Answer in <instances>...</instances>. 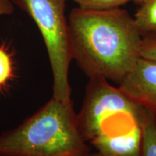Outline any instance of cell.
Segmentation results:
<instances>
[{
	"instance_id": "2",
	"label": "cell",
	"mask_w": 156,
	"mask_h": 156,
	"mask_svg": "<svg viewBox=\"0 0 156 156\" xmlns=\"http://www.w3.org/2000/svg\"><path fill=\"white\" fill-rule=\"evenodd\" d=\"M0 156H93L72 101L52 97L18 127L0 136Z\"/></svg>"
},
{
	"instance_id": "11",
	"label": "cell",
	"mask_w": 156,
	"mask_h": 156,
	"mask_svg": "<svg viewBox=\"0 0 156 156\" xmlns=\"http://www.w3.org/2000/svg\"><path fill=\"white\" fill-rule=\"evenodd\" d=\"M14 10V4L11 0H0V16L12 14Z\"/></svg>"
},
{
	"instance_id": "12",
	"label": "cell",
	"mask_w": 156,
	"mask_h": 156,
	"mask_svg": "<svg viewBox=\"0 0 156 156\" xmlns=\"http://www.w3.org/2000/svg\"><path fill=\"white\" fill-rule=\"evenodd\" d=\"M132 1L134 2L137 3V4H142L143 2H145L147 1V0H132Z\"/></svg>"
},
{
	"instance_id": "9",
	"label": "cell",
	"mask_w": 156,
	"mask_h": 156,
	"mask_svg": "<svg viewBox=\"0 0 156 156\" xmlns=\"http://www.w3.org/2000/svg\"><path fill=\"white\" fill-rule=\"evenodd\" d=\"M85 9H108L120 7L132 0H72Z\"/></svg>"
},
{
	"instance_id": "4",
	"label": "cell",
	"mask_w": 156,
	"mask_h": 156,
	"mask_svg": "<svg viewBox=\"0 0 156 156\" xmlns=\"http://www.w3.org/2000/svg\"><path fill=\"white\" fill-rule=\"evenodd\" d=\"M34 20L46 45L53 74V97L63 102L71 100L69 69L73 58L68 21L67 0H11Z\"/></svg>"
},
{
	"instance_id": "6",
	"label": "cell",
	"mask_w": 156,
	"mask_h": 156,
	"mask_svg": "<svg viewBox=\"0 0 156 156\" xmlns=\"http://www.w3.org/2000/svg\"><path fill=\"white\" fill-rule=\"evenodd\" d=\"M142 156H156V116L147 109L142 110Z\"/></svg>"
},
{
	"instance_id": "8",
	"label": "cell",
	"mask_w": 156,
	"mask_h": 156,
	"mask_svg": "<svg viewBox=\"0 0 156 156\" xmlns=\"http://www.w3.org/2000/svg\"><path fill=\"white\" fill-rule=\"evenodd\" d=\"M15 77V66L12 54L7 45L0 46V91L5 90Z\"/></svg>"
},
{
	"instance_id": "5",
	"label": "cell",
	"mask_w": 156,
	"mask_h": 156,
	"mask_svg": "<svg viewBox=\"0 0 156 156\" xmlns=\"http://www.w3.org/2000/svg\"><path fill=\"white\" fill-rule=\"evenodd\" d=\"M119 87L132 101L156 115V62L140 57Z\"/></svg>"
},
{
	"instance_id": "3",
	"label": "cell",
	"mask_w": 156,
	"mask_h": 156,
	"mask_svg": "<svg viewBox=\"0 0 156 156\" xmlns=\"http://www.w3.org/2000/svg\"><path fill=\"white\" fill-rule=\"evenodd\" d=\"M142 108L119 87L101 77L90 78L78 126L87 142L124 135L142 125Z\"/></svg>"
},
{
	"instance_id": "10",
	"label": "cell",
	"mask_w": 156,
	"mask_h": 156,
	"mask_svg": "<svg viewBox=\"0 0 156 156\" xmlns=\"http://www.w3.org/2000/svg\"><path fill=\"white\" fill-rule=\"evenodd\" d=\"M141 57L156 62V34H152L142 36Z\"/></svg>"
},
{
	"instance_id": "1",
	"label": "cell",
	"mask_w": 156,
	"mask_h": 156,
	"mask_svg": "<svg viewBox=\"0 0 156 156\" xmlns=\"http://www.w3.org/2000/svg\"><path fill=\"white\" fill-rule=\"evenodd\" d=\"M67 21L72 58L89 78L120 83L135 67L142 37L127 10L77 7Z\"/></svg>"
},
{
	"instance_id": "7",
	"label": "cell",
	"mask_w": 156,
	"mask_h": 156,
	"mask_svg": "<svg viewBox=\"0 0 156 156\" xmlns=\"http://www.w3.org/2000/svg\"><path fill=\"white\" fill-rule=\"evenodd\" d=\"M140 5L134 16L136 28L142 37L156 34V0H147Z\"/></svg>"
},
{
	"instance_id": "13",
	"label": "cell",
	"mask_w": 156,
	"mask_h": 156,
	"mask_svg": "<svg viewBox=\"0 0 156 156\" xmlns=\"http://www.w3.org/2000/svg\"><path fill=\"white\" fill-rule=\"evenodd\" d=\"M155 116H156V115H155Z\"/></svg>"
}]
</instances>
